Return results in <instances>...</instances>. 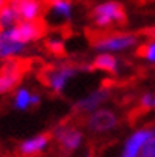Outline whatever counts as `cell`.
Here are the masks:
<instances>
[{
  "label": "cell",
  "instance_id": "cell-1",
  "mask_svg": "<svg viewBox=\"0 0 155 157\" xmlns=\"http://www.w3.org/2000/svg\"><path fill=\"white\" fill-rule=\"evenodd\" d=\"M91 17H93L94 25L97 27H110L111 25H121L125 23V12L124 6L118 2L110 0L104 2L97 6H94L91 10Z\"/></svg>",
  "mask_w": 155,
  "mask_h": 157
},
{
  "label": "cell",
  "instance_id": "cell-2",
  "mask_svg": "<svg viewBox=\"0 0 155 157\" xmlns=\"http://www.w3.org/2000/svg\"><path fill=\"white\" fill-rule=\"evenodd\" d=\"M138 44V37L134 34L118 33L110 36H101L93 43V49L98 53H115L125 52Z\"/></svg>",
  "mask_w": 155,
  "mask_h": 157
},
{
  "label": "cell",
  "instance_id": "cell-3",
  "mask_svg": "<svg viewBox=\"0 0 155 157\" xmlns=\"http://www.w3.org/2000/svg\"><path fill=\"white\" fill-rule=\"evenodd\" d=\"M53 139L65 154L74 153L84 141V134L78 127L71 124H60L53 130Z\"/></svg>",
  "mask_w": 155,
  "mask_h": 157
},
{
  "label": "cell",
  "instance_id": "cell-4",
  "mask_svg": "<svg viewBox=\"0 0 155 157\" xmlns=\"http://www.w3.org/2000/svg\"><path fill=\"white\" fill-rule=\"evenodd\" d=\"M86 124L91 133L102 134V133H108L111 130H114L118 126V116H117V113L110 110V109L100 107L88 114Z\"/></svg>",
  "mask_w": 155,
  "mask_h": 157
},
{
  "label": "cell",
  "instance_id": "cell-5",
  "mask_svg": "<svg viewBox=\"0 0 155 157\" xmlns=\"http://www.w3.org/2000/svg\"><path fill=\"white\" fill-rule=\"evenodd\" d=\"M78 70H81V67L73 64H60L46 73L44 82L54 93H63L68 82L77 75Z\"/></svg>",
  "mask_w": 155,
  "mask_h": 157
},
{
  "label": "cell",
  "instance_id": "cell-6",
  "mask_svg": "<svg viewBox=\"0 0 155 157\" xmlns=\"http://www.w3.org/2000/svg\"><path fill=\"white\" fill-rule=\"evenodd\" d=\"M9 33L12 36L13 40L23 43V44H29L31 41H36L41 36L43 29H41V23L39 20L36 21H26L20 20L17 25L9 29Z\"/></svg>",
  "mask_w": 155,
  "mask_h": 157
},
{
  "label": "cell",
  "instance_id": "cell-7",
  "mask_svg": "<svg viewBox=\"0 0 155 157\" xmlns=\"http://www.w3.org/2000/svg\"><path fill=\"white\" fill-rule=\"evenodd\" d=\"M21 78V66L20 63L10 59L6 60L2 69H0V96L12 91L19 84Z\"/></svg>",
  "mask_w": 155,
  "mask_h": 157
},
{
  "label": "cell",
  "instance_id": "cell-8",
  "mask_svg": "<svg viewBox=\"0 0 155 157\" xmlns=\"http://www.w3.org/2000/svg\"><path fill=\"white\" fill-rule=\"evenodd\" d=\"M152 136H155V132L151 128H139L134 132L124 144L121 157H138L141 153V149Z\"/></svg>",
  "mask_w": 155,
  "mask_h": 157
},
{
  "label": "cell",
  "instance_id": "cell-9",
  "mask_svg": "<svg viewBox=\"0 0 155 157\" xmlns=\"http://www.w3.org/2000/svg\"><path fill=\"white\" fill-rule=\"evenodd\" d=\"M110 89H97V90L91 91L87 96H84L83 99H80L76 103L74 109L78 113H93L94 110H97L110 99Z\"/></svg>",
  "mask_w": 155,
  "mask_h": 157
},
{
  "label": "cell",
  "instance_id": "cell-10",
  "mask_svg": "<svg viewBox=\"0 0 155 157\" xmlns=\"http://www.w3.org/2000/svg\"><path fill=\"white\" fill-rule=\"evenodd\" d=\"M26 50V44L13 40L9 29L0 30V60H10L21 54Z\"/></svg>",
  "mask_w": 155,
  "mask_h": 157
},
{
  "label": "cell",
  "instance_id": "cell-11",
  "mask_svg": "<svg viewBox=\"0 0 155 157\" xmlns=\"http://www.w3.org/2000/svg\"><path fill=\"white\" fill-rule=\"evenodd\" d=\"M13 6H16L21 20L36 21L41 14L43 6L40 0H10Z\"/></svg>",
  "mask_w": 155,
  "mask_h": 157
},
{
  "label": "cell",
  "instance_id": "cell-12",
  "mask_svg": "<svg viewBox=\"0 0 155 157\" xmlns=\"http://www.w3.org/2000/svg\"><path fill=\"white\" fill-rule=\"evenodd\" d=\"M50 144V136L49 134H37L34 137H30L27 140L21 141L19 146V151L23 156H36V154L44 151Z\"/></svg>",
  "mask_w": 155,
  "mask_h": 157
},
{
  "label": "cell",
  "instance_id": "cell-13",
  "mask_svg": "<svg viewBox=\"0 0 155 157\" xmlns=\"http://www.w3.org/2000/svg\"><path fill=\"white\" fill-rule=\"evenodd\" d=\"M91 67L97 69V70L111 73V75H115V73H118V60L111 53H98L94 57Z\"/></svg>",
  "mask_w": 155,
  "mask_h": 157
},
{
  "label": "cell",
  "instance_id": "cell-14",
  "mask_svg": "<svg viewBox=\"0 0 155 157\" xmlns=\"http://www.w3.org/2000/svg\"><path fill=\"white\" fill-rule=\"evenodd\" d=\"M20 20V14L17 12L16 6H13L12 3H7L0 9V30L10 29Z\"/></svg>",
  "mask_w": 155,
  "mask_h": 157
},
{
  "label": "cell",
  "instance_id": "cell-15",
  "mask_svg": "<svg viewBox=\"0 0 155 157\" xmlns=\"http://www.w3.org/2000/svg\"><path fill=\"white\" fill-rule=\"evenodd\" d=\"M51 14L61 20H68L73 14V4L70 0H56L50 4Z\"/></svg>",
  "mask_w": 155,
  "mask_h": 157
},
{
  "label": "cell",
  "instance_id": "cell-16",
  "mask_svg": "<svg viewBox=\"0 0 155 157\" xmlns=\"http://www.w3.org/2000/svg\"><path fill=\"white\" fill-rule=\"evenodd\" d=\"M30 99H31V93L29 91V89L19 87L14 93V97H13V107L19 112H26L29 107H31Z\"/></svg>",
  "mask_w": 155,
  "mask_h": 157
},
{
  "label": "cell",
  "instance_id": "cell-17",
  "mask_svg": "<svg viewBox=\"0 0 155 157\" xmlns=\"http://www.w3.org/2000/svg\"><path fill=\"white\" fill-rule=\"evenodd\" d=\"M141 54V57H144L148 63H154L155 64V41H151L148 44L142 46L138 52Z\"/></svg>",
  "mask_w": 155,
  "mask_h": 157
},
{
  "label": "cell",
  "instance_id": "cell-18",
  "mask_svg": "<svg viewBox=\"0 0 155 157\" xmlns=\"http://www.w3.org/2000/svg\"><path fill=\"white\" fill-rule=\"evenodd\" d=\"M138 157H155V136H152L149 140L144 144L141 149V153Z\"/></svg>",
  "mask_w": 155,
  "mask_h": 157
},
{
  "label": "cell",
  "instance_id": "cell-19",
  "mask_svg": "<svg viewBox=\"0 0 155 157\" xmlns=\"http://www.w3.org/2000/svg\"><path fill=\"white\" fill-rule=\"evenodd\" d=\"M46 46H47V49L54 54H63L64 53V43H63L61 40H56V39H53V40L47 41V44Z\"/></svg>",
  "mask_w": 155,
  "mask_h": 157
},
{
  "label": "cell",
  "instance_id": "cell-20",
  "mask_svg": "<svg viewBox=\"0 0 155 157\" xmlns=\"http://www.w3.org/2000/svg\"><path fill=\"white\" fill-rule=\"evenodd\" d=\"M154 93L151 91H148L145 94L141 96V99H139V104H141V107L145 109V110H152L154 109Z\"/></svg>",
  "mask_w": 155,
  "mask_h": 157
},
{
  "label": "cell",
  "instance_id": "cell-21",
  "mask_svg": "<svg viewBox=\"0 0 155 157\" xmlns=\"http://www.w3.org/2000/svg\"><path fill=\"white\" fill-rule=\"evenodd\" d=\"M41 103V96L39 93H31V99H30V104H31V107L34 106H39Z\"/></svg>",
  "mask_w": 155,
  "mask_h": 157
},
{
  "label": "cell",
  "instance_id": "cell-22",
  "mask_svg": "<svg viewBox=\"0 0 155 157\" xmlns=\"http://www.w3.org/2000/svg\"><path fill=\"white\" fill-rule=\"evenodd\" d=\"M81 157H94V156H93V153H90V151H88V153H84Z\"/></svg>",
  "mask_w": 155,
  "mask_h": 157
},
{
  "label": "cell",
  "instance_id": "cell-23",
  "mask_svg": "<svg viewBox=\"0 0 155 157\" xmlns=\"http://www.w3.org/2000/svg\"><path fill=\"white\" fill-rule=\"evenodd\" d=\"M6 4H7L6 3V0H0V9L3 7V6H6Z\"/></svg>",
  "mask_w": 155,
  "mask_h": 157
},
{
  "label": "cell",
  "instance_id": "cell-24",
  "mask_svg": "<svg viewBox=\"0 0 155 157\" xmlns=\"http://www.w3.org/2000/svg\"><path fill=\"white\" fill-rule=\"evenodd\" d=\"M46 2H49V3L51 4V3H53V2H56V0H46Z\"/></svg>",
  "mask_w": 155,
  "mask_h": 157
},
{
  "label": "cell",
  "instance_id": "cell-25",
  "mask_svg": "<svg viewBox=\"0 0 155 157\" xmlns=\"http://www.w3.org/2000/svg\"><path fill=\"white\" fill-rule=\"evenodd\" d=\"M154 109H155V96H154Z\"/></svg>",
  "mask_w": 155,
  "mask_h": 157
}]
</instances>
